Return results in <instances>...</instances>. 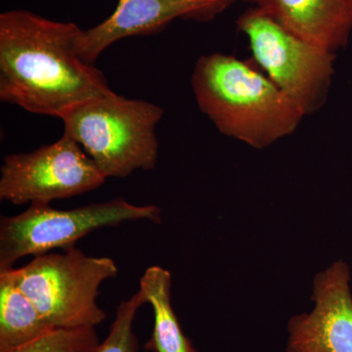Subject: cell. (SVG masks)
<instances>
[{"instance_id":"obj_1","label":"cell","mask_w":352,"mask_h":352,"mask_svg":"<svg viewBox=\"0 0 352 352\" xmlns=\"http://www.w3.org/2000/svg\"><path fill=\"white\" fill-rule=\"evenodd\" d=\"M83 30L25 9L0 15V100L61 119L83 102L113 94L82 56Z\"/></svg>"},{"instance_id":"obj_2","label":"cell","mask_w":352,"mask_h":352,"mask_svg":"<svg viewBox=\"0 0 352 352\" xmlns=\"http://www.w3.org/2000/svg\"><path fill=\"white\" fill-rule=\"evenodd\" d=\"M201 112L224 135L263 149L298 129L305 113L267 76L230 55H203L192 75Z\"/></svg>"},{"instance_id":"obj_3","label":"cell","mask_w":352,"mask_h":352,"mask_svg":"<svg viewBox=\"0 0 352 352\" xmlns=\"http://www.w3.org/2000/svg\"><path fill=\"white\" fill-rule=\"evenodd\" d=\"M164 110L113 92L78 104L62 116L64 133L76 141L106 177H127L156 166V127Z\"/></svg>"},{"instance_id":"obj_4","label":"cell","mask_w":352,"mask_h":352,"mask_svg":"<svg viewBox=\"0 0 352 352\" xmlns=\"http://www.w3.org/2000/svg\"><path fill=\"white\" fill-rule=\"evenodd\" d=\"M4 270L54 328H95L107 314L98 303L99 289L118 275L110 258L88 256L76 248L34 256L20 268Z\"/></svg>"},{"instance_id":"obj_5","label":"cell","mask_w":352,"mask_h":352,"mask_svg":"<svg viewBox=\"0 0 352 352\" xmlns=\"http://www.w3.org/2000/svg\"><path fill=\"white\" fill-rule=\"evenodd\" d=\"M157 206H136L124 197L73 208L56 210L50 204H31L22 214L0 220V270L13 267L27 256L75 248L88 234L127 221L162 222Z\"/></svg>"},{"instance_id":"obj_6","label":"cell","mask_w":352,"mask_h":352,"mask_svg":"<svg viewBox=\"0 0 352 352\" xmlns=\"http://www.w3.org/2000/svg\"><path fill=\"white\" fill-rule=\"evenodd\" d=\"M237 24L254 62L305 115L320 109L332 82L335 53L298 38L256 7Z\"/></svg>"},{"instance_id":"obj_7","label":"cell","mask_w":352,"mask_h":352,"mask_svg":"<svg viewBox=\"0 0 352 352\" xmlns=\"http://www.w3.org/2000/svg\"><path fill=\"white\" fill-rule=\"evenodd\" d=\"M0 171V200L16 206L83 195L107 179L82 146L65 133L31 153L8 155Z\"/></svg>"},{"instance_id":"obj_8","label":"cell","mask_w":352,"mask_h":352,"mask_svg":"<svg viewBox=\"0 0 352 352\" xmlns=\"http://www.w3.org/2000/svg\"><path fill=\"white\" fill-rule=\"evenodd\" d=\"M314 309L288 324L287 352H352L351 270L332 264L314 280Z\"/></svg>"},{"instance_id":"obj_9","label":"cell","mask_w":352,"mask_h":352,"mask_svg":"<svg viewBox=\"0 0 352 352\" xmlns=\"http://www.w3.org/2000/svg\"><path fill=\"white\" fill-rule=\"evenodd\" d=\"M235 0H119L115 11L91 29L83 30L80 52L95 64L104 50L120 39L161 32L176 19L207 22Z\"/></svg>"},{"instance_id":"obj_10","label":"cell","mask_w":352,"mask_h":352,"mask_svg":"<svg viewBox=\"0 0 352 352\" xmlns=\"http://www.w3.org/2000/svg\"><path fill=\"white\" fill-rule=\"evenodd\" d=\"M298 38L337 52L352 30V0H247Z\"/></svg>"},{"instance_id":"obj_11","label":"cell","mask_w":352,"mask_h":352,"mask_svg":"<svg viewBox=\"0 0 352 352\" xmlns=\"http://www.w3.org/2000/svg\"><path fill=\"white\" fill-rule=\"evenodd\" d=\"M171 274L161 266L145 270L139 281V292L154 311V330L145 349L153 352H198L184 335L171 307Z\"/></svg>"},{"instance_id":"obj_12","label":"cell","mask_w":352,"mask_h":352,"mask_svg":"<svg viewBox=\"0 0 352 352\" xmlns=\"http://www.w3.org/2000/svg\"><path fill=\"white\" fill-rule=\"evenodd\" d=\"M53 329L31 298L0 270V352L29 344Z\"/></svg>"},{"instance_id":"obj_13","label":"cell","mask_w":352,"mask_h":352,"mask_svg":"<svg viewBox=\"0 0 352 352\" xmlns=\"http://www.w3.org/2000/svg\"><path fill=\"white\" fill-rule=\"evenodd\" d=\"M100 344L95 328H55L7 352H92Z\"/></svg>"},{"instance_id":"obj_14","label":"cell","mask_w":352,"mask_h":352,"mask_svg":"<svg viewBox=\"0 0 352 352\" xmlns=\"http://www.w3.org/2000/svg\"><path fill=\"white\" fill-rule=\"evenodd\" d=\"M144 303L139 291L129 300L120 303L107 338L92 352H138V340L133 332V322L139 308Z\"/></svg>"}]
</instances>
